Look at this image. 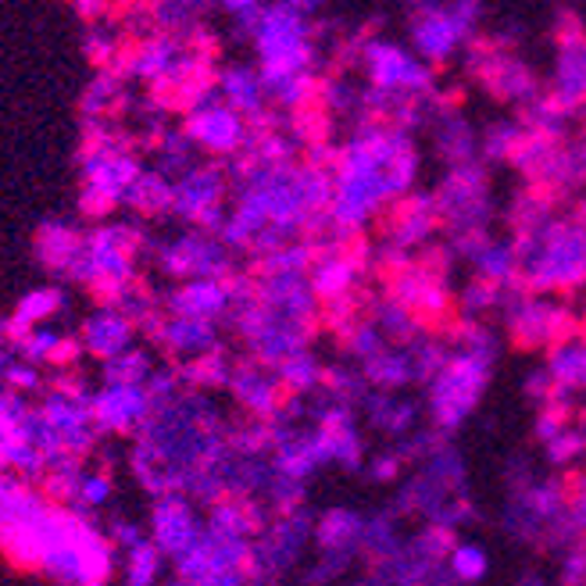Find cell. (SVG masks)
<instances>
[{
  "label": "cell",
  "instance_id": "22",
  "mask_svg": "<svg viewBox=\"0 0 586 586\" xmlns=\"http://www.w3.org/2000/svg\"><path fill=\"white\" fill-rule=\"evenodd\" d=\"M161 568V555L158 547L150 544H137L129 550V565H126V576H129V586H150Z\"/></svg>",
  "mask_w": 586,
  "mask_h": 586
},
{
  "label": "cell",
  "instance_id": "19",
  "mask_svg": "<svg viewBox=\"0 0 586 586\" xmlns=\"http://www.w3.org/2000/svg\"><path fill=\"white\" fill-rule=\"evenodd\" d=\"M40 255L47 265H72L79 258V237L64 226L40 229Z\"/></svg>",
  "mask_w": 586,
  "mask_h": 586
},
{
  "label": "cell",
  "instance_id": "25",
  "mask_svg": "<svg viewBox=\"0 0 586 586\" xmlns=\"http://www.w3.org/2000/svg\"><path fill=\"white\" fill-rule=\"evenodd\" d=\"M358 518L350 515V511H329L322 518V529H318V537H322V544L329 547H347L350 540L358 537Z\"/></svg>",
  "mask_w": 586,
  "mask_h": 586
},
{
  "label": "cell",
  "instance_id": "12",
  "mask_svg": "<svg viewBox=\"0 0 586 586\" xmlns=\"http://www.w3.org/2000/svg\"><path fill=\"white\" fill-rule=\"evenodd\" d=\"M226 305H229V287L219 279H197L176 297V311L182 318H197V322H208V318L219 315Z\"/></svg>",
  "mask_w": 586,
  "mask_h": 586
},
{
  "label": "cell",
  "instance_id": "27",
  "mask_svg": "<svg viewBox=\"0 0 586 586\" xmlns=\"http://www.w3.org/2000/svg\"><path fill=\"white\" fill-rule=\"evenodd\" d=\"M497 294H500V287H494V282H487V279L476 276V282H468V287H465L461 308H465V311H483V308L494 305Z\"/></svg>",
  "mask_w": 586,
  "mask_h": 586
},
{
  "label": "cell",
  "instance_id": "20",
  "mask_svg": "<svg viewBox=\"0 0 586 586\" xmlns=\"http://www.w3.org/2000/svg\"><path fill=\"white\" fill-rule=\"evenodd\" d=\"M126 197H129L137 208H143L147 215H155V211H161V208H169V205H172L176 190H172L165 179L147 176V179H137V182H132V187L126 190Z\"/></svg>",
  "mask_w": 586,
  "mask_h": 586
},
{
  "label": "cell",
  "instance_id": "29",
  "mask_svg": "<svg viewBox=\"0 0 586 586\" xmlns=\"http://www.w3.org/2000/svg\"><path fill=\"white\" fill-rule=\"evenodd\" d=\"M108 494H111V479H108V476L97 473V476L79 479V500H82V505H90V508L105 505Z\"/></svg>",
  "mask_w": 586,
  "mask_h": 586
},
{
  "label": "cell",
  "instance_id": "26",
  "mask_svg": "<svg viewBox=\"0 0 586 586\" xmlns=\"http://www.w3.org/2000/svg\"><path fill=\"white\" fill-rule=\"evenodd\" d=\"M440 150H444V158L455 161V169H458V165H473V132H468L461 122L444 126Z\"/></svg>",
  "mask_w": 586,
  "mask_h": 586
},
{
  "label": "cell",
  "instance_id": "17",
  "mask_svg": "<svg viewBox=\"0 0 586 586\" xmlns=\"http://www.w3.org/2000/svg\"><path fill=\"white\" fill-rule=\"evenodd\" d=\"M237 394L255 415H276L279 400H282V383H269L265 376H255V373H240Z\"/></svg>",
  "mask_w": 586,
  "mask_h": 586
},
{
  "label": "cell",
  "instance_id": "32",
  "mask_svg": "<svg viewBox=\"0 0 586 586\" xmlns=\"http://www.w3.org/2000/svg\"><path fill=\"white\" fill-rule=\"evenodd\" d=\"M579 337H583V344H586V318H583V329H579Z\"/></svg>",
  "mask_w": 586,
  "mask_h": 586
},
{
  "label": "cell",
  "instance_id": "2",
  "mask_svg": "<svg viewBox=\"0 0 586 586\" xmlns=\"http://www.w3.org/2000/svg\"><path fill=\"white\" fill-rule=\"evenodd\" d=\"M433 205H437L440 226L455 229V237H479L483 219L490 211V190H487V176L476 165H458L455 172L447 176L444 187L433 193Z\"/></svg>",
  "mask_w": 586,
  "mask_h": 586
},
{
  "label": "cell",
  "instance_id": "21",
  "mask_svg": "<svg viewBox=\"0 0 586 586\" xmlns=\"http://www.w3.org/2000/svg\"><path fill=\"white\" fill-rule=\"evenodd\" d=\"M279 376H282V390L294 394V390H308L322 376V368H318L308 355H294L279 365Z\"/></svg>",
  "mask_w": 586,
  "mask_h": 586
},
{
  "label": "cell",
  "instance_id": "5",
  "mask_svg": "<svg viewBox=\"0 0 586 586\" xmlns=\"http://www.w3.org/2000/svg\"><path fill=\"white\" fill-rule=\"evenodd\" d=\"M376 229L387 250H405L408 255L411 247H423L440 229V215L429 193H405L376 215Z\"/></svg>",
  "mask_w": 586,
  "mask_h": 586
},
{
  "label": "cell",
  "instance_id": "16",
  "mask_svg": "<svg viewBox=\"0 0 586 586\" xmlns=\"http://www.w3.org/2000/svg\"><path fill=\"white\" fill-rule=\"evenodd\" d=\"M261 82L250 69H229L222 76V90L232 111H247V115H258L261 111Z\"/></svg>",
  "mask_w": 586,
  "mask_h": 586
},
{
  "label": "cell",
  "instance_id": "18",
  "mask_svg": "<svg viewBox=\"0 0 586 586\" xmlns=\"http://www.w3.org/2000/svg\"><path fill=\"white\" fill-rule=\"evenodd\" d=\"M211 326L208 322H197V318H179V322H172L169 329H165V344H169L172 350H179V355H211Z\"/></svg>",
  "mask_w": 586,
  "mask_h": 586
},
{
  "label": "cell",
  "instance_id": "1",
  "mask_svg": "<svg viewBox=\"0 0 586 586\" xmlns=\"http://www.w3.org/2000/svg\"><path fill=\"white\" fill-rule=\"evenodd\" d=\"M490 379V355H473V350H458L444 361V368L433 379V415L440 426H458L461 418L473 411L483 387Z\"/></svg>",
  "mask_w": 586,
  "mask_h": 586
},
{
  "label": "cell",
  "instance_id": "7",
  "mask_svg": "<svg viewBox=\"0 0 586 586\" xmlns=\"http://www.w3.org/2000/svg\"><path fill=\"white\" fill-rule=\"evenodd\" d=\"M187 137L205 150H215V155H232L247 140V129L229 105H205L190 115Z\"/></svg>",
  "mask_w": 586,
  "mask_h": 586
},
{
  "label": "cell",
  "instance_id": "11",
  "mask_svg": "<svg viewBox=\"0 0 586 586\" xmlns=\"http://www.w3.org/2000/svg\"><path fill=\"white\" fill-rule=\"evenodd\" d=\"M147 394L143 387H108L93 400V418L108 429H129L137 418H143Z\"/></svg>",
  "mask_w": 586,
  "mask_h": 586
},
{
  "label": "cell",
  "instance_id": "13",
  "mask_svg": "<svg viewBox=\"0 0 586 586\" xmlns=\"http://www.w3.org/2000/svg\"><path fill=\"white\" fill-rule=\"evenodd\" d=\"M165 265H169V272H200V276H215L222 272V250L215 247L211 240H182L179 247H172L169 255H165Z\"/></svg>",
  "mask_w": 586,
  "mask_h": 586
},
{
  "label": "cell",
  "instance_id": "4",
  "mask_svg": "<svg viewBox=\"0 0 586 586\" xmlns=\"http://www.w3.org/2000/svg\"><path fill=\"white\" fill-rule=\"evenodd\" d=\"M511 340L518 347H565L579 337L576 315L565 305H550L544 297H523L508 315Z\"/></svg>",
  "mask_w": 586,
  "mask_h": 586
},
{
  "label": "cell",
  "instance_id": "24",
  "mask_svg": "<svg viewBox=\"0 0 586 586\" xmlns=\"http://www.w3.org/2000/svg\"><path fill=\"white\" fill-rule=\"evenodd\" d=\"M450 573H455L461 583H479L483 576H487V555H483V547L461 544L450 550Z\"/></svg>",
  "mask_w": 586,
  "mask_h": 586
},
{
  "label": "cell",
  "instance_id": "14",
  "mask_svg": "<svg viewBox=\"0 0 586 586\" xmlns=\"http://www.w3.org/2000/svg\"><path fill=\"white\" fill-rule=\"evenodd\" d=\"M129 344V322L122 315H97L87 326V347L97 358H119L122 347Z\"/></svg>",
  "mask_w": 586,
  "mask_h": 586
},
{
  "label": "cell",
  "instance_id": "8",
  "mask_svg": "<svg viewBox=\"0 0 586 586\" xmlns=\"http://www.w3.org/2000/svg\"><path fill=\"white\" fill-rule=\"evenodd\" d=\"M547 100L562 115L586 105V40L562 47L558 72H555V90L547 93Z\"/></svg>",
  "mask_w": 586,
  "mask_h": 586
},
{
  "label": "cell",
  "instance_id": "9",
  "mask_svg": "<svg viewBox=\"0 0 586 586\" xmlns=\"http://www.w3.org/2000/svg\"><path fill=\"white\" fill-rule=\"evenodd\" d=\"M155 533H158V547L172 550V555H190L200 544L193 515L187 508V500H179V497H165L155 508Z\"/></svg>",
  "mask_w": 586,
  "mask_h": 586
},
{
  "label": "cell",
  "instance_id": "10",
  "mask_svg": "<svg viewBox=\"0 0 586 586\" xmlns=\"http://www.w3.org/2000/svg\"><path fill=\"white\" fill-rule=\"evenodd\" d=\"M219 200H222V176L205 169V172H193L190 179H182V187L176 190L172 205L182 215H190V219L215 226L219 222Z\"/></svg>",
  "mask_w": 586,
  "mask_h": 586
},
{
  "label": "cell",
  "instance_id": "28",
  "mask_svg": "<svg viewBox=\"0 0 586 586\" xmlns=\"http://www.w3.org/2000/svg\"><path fill=\"white\" fill-rule=\"evenodd\" d=\"M583 450H586V437H583V433H576V429H565L562 437L550 440V458H555L558 465L579 458Z\"/></svg>",
  "mask_w": 586,
  "mask_h": 586
},
{
  "label": "cell",
  "instance_id": "15",
  "mask_svg": "<svg viewBox=\"0 0 586 586\" xmlns=\"http://www.w3.org/2000/svg\"><path fill=\"white\" fill-rule=\"evenodd\" d=\"M365 376H368V383H373V387H379V390L405 387V383L415 376L411 355H400V350H379L373 361H365Z\"/></svg>",
  "mask_w": 586,
  "mask_h": 586
},
{
  "label": "cell",
  "instance_id": "30",
  "mask_svg": "<svg viewBox=\"0 0 586 586\" xmlns=\"http://www.w3.org/2000/svg\"><path fill=\"white\" fill-rule=\"evenodd\" d=\"M4 379L11 383V387L14 390H32V387H37V368H32V365H8L4 368Z\"/></svg>",
  "mask_w": 586,
  "mask_h": 586
},
{
  "label": "cell",
  "instance_id": "3",
  "mask_svg": "<svg viewBox=\"0 0 586 586\" xmlns=\"http://www.w3.org/2000/svg\"><path fill=\"white\" fill-rule=\"evenodd\" d=\"M368 79H373L376 93L390 100H423L429 93V72L418 64L405 47L373 40L361 50Z\"/></svg>",
  "mask_w": 586,
  "mask_h": 586
},
{
  "label": "cell",
  "instance_id": "31",
  "mask_svg": "<svg viewBox=\"0 0 586 586\" xmlns=\"http://www.w3.org/2000/svg\"><path fill=\"white\" fill-rule=\"evenodd\" d=\"M397 476V458H379L376 461V479H390Z\"/></svg>",
  "mask_w": 586,
  "mask_h": 586
},
{
  "label": "cell",
  "instance_id": "6",
  "mask_svg": "<svg viewBox=\"0 0 586 586\" xmlns=\"http://www.w3.org/2000/svg\"><path fill=\"white\" fill-rule=\"evenodd\" d=\"M476 8H458V11H444V8H418L411 14V40L415 50L429 61H447L455 54V47L465 40L468 22H473Z\"/></svg>",
  "mask_w": 586,
  "mask_h": 586
},
{
  "label": "cell",
  "instance_id": "23",
  "mask_svg": "<svg viewBox=\"0 0 586 586\" xmlns=\"http://www.w3.org/2000/svg\"><path fill=\"white\" fill-rule=\"evenodd\" d=\"M61 308V297L54 290H40L32 294L29 300H22V308L14 311V322L26 326V329H37L40 322H47L50 315H54Z\"/></svg>",
  "mask_w": 586,
  "mask_h": 586
}]
</instances>
